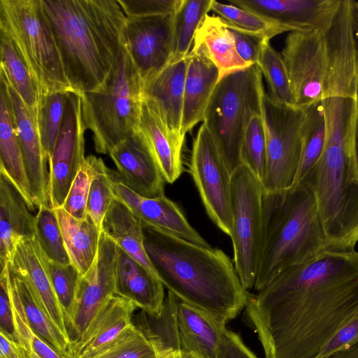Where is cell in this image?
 I'll return each instance as SVG.
<instances>
[{
  "instance_id": "cell-25",
  "label": "cell",
  "mask_w": 358,
  "mask_h": 358,
  "mask_svg": "<svg viewBox=\"0 0 358 358\" xmlns=\"http://www.w3.org/2000/svg\"><path fill=\"white\" fill-rule=\"evenodd\" d=\"M138 129L148 141L166 182L173 183L183 171L185 141L176 136L156 108L143 99Z\"/></svg>"
},
{
  "instance_id": "cell-11",
  "label": "cell",
  "mask_w": 358,
  "mask_h": 358,
  "mask_svg": "<svg viewBox=\"0 0 358 358\" xmlns=\"http://www.w3.org/2000/svg\"><path fill=\"white\" fill-rule=\"evenodd\" d=\"M189 173L208 215L230 237L232 231L231 173L203 123L193 142Z\"/></svg>"
},
{
  "instance_id": "cell-5",
  "label": "cell",
  "mask_w": 358,
  "mask_h": 358,
  "mask_svg": "<svg viewBox=\"0 0 358 358\" xmlns=\"http://www.w3.org/2000/svg\"><path fill=\"white\" fill-rule=\"evenodd\" d=\"M143 81L122 46L103 85L80 94L83 119L94 148L106 154L138 130Z\"/></svg>"
},
{
  "instance_id": "cell-20",
  "label": "cell",
  "mask_w": 358,
  "mask_h": 358,
  "mask_svg": "<svg viewBox=\"0 0 358 358\" xmlns=\"http://www.w3.org/2000/svg\"><path fill=\"white\" fill-rule=\"evenodd\" d=\"M187 57L169 63L157 74L143 83L142 99L157 110L170 131L185 141L182 131L184 88Z\"/></svg>"
},
{
  "instance_id": "cell-44",
  "label": "cell",
  "mask_w": 358,
  "mask_h": 358,
  "mask_svg": "<svg viewBox=\"0 0 358 358\" xmlns=\"http://www.w3.org/2000/svg\"><path fill=\"white\" fill-rule=\"evenodd\" d=\"M95 159L93 155L85 158L68 192L63 209L77 219L87 215V202L92 181L95 176Z\"/></svg>"
},
{
  "instance_id": "cell-41",
  "label": "cell",
  "mask_w": 358,
  "mask_h": 358,
  "mask_svg": "<svg viewBox=\"0 0 358 358\" xmlns=\"http://www.w3.org/2000/svg\"><path fill=\"white\" fill-rule=\"evenodd\" d=\"M10 294L13 313L15 337L22 349L24 358H71L56 350L33 331L19 300L10 288Z\"/></svg>"
},
{
  "instance_id": "cell-14",
  "label": "cell",
  "mask_w": 358,
  "mask_h": 358,
  "mask_svg": "<svg viewBox=\"0 0 358 358\" xmlns=\"http://www.w3.org/2000/svg\"><path fill=\"white\" fill-rule=\"evenodd\" d=\"M173 13L127 19L122 31V44L143 83L159 72L171 60Z\"/></svg>"
},
{
  "instance_id": "cell-22",
  "label": "cell",
  "mask_w": 358,
  "mask_h": 358,
  "mask_svg": "<svg viewBox=\"0 0 358 358\" xmlns=\"http://www.w3.org/2000/svg\"><path fill=\"white\" fill-rule=\"evenodd\" d=\"M8 264L29 282L49 317L69 338L64 313L52 285L36 236L18 242Z\"/></svg>"
},
{
  "instance_id": "cell-49",
  "label": "cell",
  "mask_w": 358,
  "mask_h": 358,
  "mask_svg": "<svg viewBox=\"0 0 358 358\" xmlns=\"http://www.w3.org/2000/svg\"><path fill=\"white\" fill-rule=\"evenodd\" d=\"M217 358H257L236 333L226 329L222 334Z\"/></svg>"
},
{
  "instance_id": "cell-43",
  "label": "cell",
  "mask_w": 358,
  "mask_h": 358,
  "mask_svg": "<svg viewBox=\"0 0 358 358\" xmlns=\"http://www.w3.org/2000/svg\"><path fill=\"white\" fill-rule=\"evenodd\" d=\"M115 199L110 169L101 158L96 157L95 176L92 181L87 198V215L100 229L105 215Z\"/></svg>"
},
{
  "instance_id": "cell-29",
  "label": "cell",
  "mask_w": 358,
  "mask_h": 358,
  "mask_svg": "<svg viewBox=\"0 0 358 358\" xmlns=\"http://www.w3.org/2000/svg\"><path fill=\"white\" fill-rule=\"evenodd\" d=\"M11 291L33 331L58 352L70 356L71 341L54 324L29 282L7 264Z\"/></svg>"
},
{
  "instance_id": "cell-30",
  "label": "cell",
  "mask_w": 358,
  "mask_h": 358,
  "mask_svg": "<svg viewBox=\"0 0 358 358\" xmlns=\"http://www.w3.org/2000/svg\"><path fill=\"white\" fill-rule=\"evenodd\" d=\"M101 229L119 248L157 275L145 249L142 222L124 203L116 198L113 201Z\"/></svg>"
},
{
  "instance_id": "cell-24",
  "label": "cell",
  "mask_w": 358,
  "mask_h": 358,
  "mask_svg": "<svg viewBox=\"0 0 358 358\" xmlns=\"http://www.w3.org/2000/svg\"><path fill=\"white\" fill-rule=\"evenodd\" d=\"M35 216L25 201L0 173V262L1 270L10 262L18 242L35 236Z\"/></svg>"
},
{
  "instance_id": "cell-55",
  "label": "cell",
  "mask_w": 358,
  "mask_h": 358,
  "mask_svg": "<svg viewBox=\"0 0 358 358\" xmlns=\"http://www.w3.org/2000/svg\"><path fill=\"white\" fill-rule=\"evenodd\" d=\"M356 94L358 101V65H357V81H356Z\"/></svg>"
},
{
  "instance_id": "cell-33",
  "label": "cell",
  "mask_w": 358,
  "mask_h": 358,
  "mask_svg": "<svg viewBox=\"0 0 358 358\" xmlns=\"http://www.w3.org/2000/svg\"><path fill=\"white\" fill-rule=\"evenodd\" d=\"M213 0H180L173 13V48L170 62L186 58L196 33L211 10Z\"/></svg>"
},
{
  "instance_id": "cell-26",
  "label": "cell",
  "mask_w": 358,
  "mask_h": 358,
  "mask_svg": "<svg viewBox=\"0 0 358 358\" xmlns=\"http://www.w3.org/2000/svg\"><path fill=\"white\" fill-rule=\"evenodd\" d=\"M187 60L182 117L184 135L203 122L205 111L220 80L217 68L206 57L190 52Z\"/></svg>"
},
{
  "instance_id": "cell-50",
  "label": "cell",
  "mask_w": 358,
  "mask_h": 358,
  "mask_svg": "<svg viewBox=\"0 0 358 358\" xmlns=\"http://www.w3.org/2000/svg\"><path fill=\"white\" fill-rule=\"evenodd\" d=\"M0 358H24L16 340L0 331Z\"/></svg>"
},
{
  "instance_id": "cell-12",
  "label": "cell",
  "mask_w": 358,
  "mask_h": 358,
  "mask_svg": "<svg viewBox=\"0 0 358 358\" xmlns=\"http://www.w3.org/2000/svg\"><path fill=\"white\" fill-rule=\"evenodd\" d=\"M327 33L291 31L281 55L292 92L294 106L303 109L322 99L327 69Z\"/></svg>"
},
{
  "instance_id": "cell-10",
  "label": "cell",
  "mask_w": 358,
  "mask_h": 358,
  "mask_svg": "<svg viewBox=\"0 0 358 358\" xmlns=\"http://www.w3.org/2000/svg\"><path fill=\"white\" fill-rule=\"evenodd\" d=\"M303 115V109L287 105L264 93L262 116L266 155L261 182L264 192L283 190L294 185L302 154Z\"/></svg>"
},
{
  "instance_id": "cell-13",
  "label": "cell",
  "mask_w": 358,
  "mask_h": 358,
  "mask_svg": "<svg viewBox=\"0 0 358 358\" xmlns=\"http://www.w3.org/2000/svg\"><path fill=\"white\" fill-rule=\"evenodd\" d=\"M80 94L69 92L62 126L48 160V197L54 209L63 206L85 157V131Z\"/></svg>"
},
{
  "instance_id": "cell-7",
  "label": "cell",
  "mask_w": 358,
  "mask_h": 358,
  "mask_svg": "<svg viewBox=\"0 0 358 358\" xmlns=\"http://www.w3.org/2000/svg\"><path fill=\"white\" fill-rule=\"evenodd\" d=\"M0 26L12 36L38 83L40 94L71 92L41 0H0Z\"/></svg>"
},
{
  "instance_id": "cell-18",
  "label": "cell",
  "mask_w": 358,
  "mask_h": 358,
  "mask_svg": "<svg viewBox=\"0 0 358 358\" xmlns=\"http://www.w3.org/2000/svg\"><path fill=\"white\" fill-rule=\"evenodd\" d=\"M3 78L4 77L0 74ZM21 147L25 172L33 203L38 208L50 206L48 159L43 151L36 124V108H30L4 78Z\"/></svg>"
},
{
  "instance_id": "cell-38",
  "label": "cell",
  "mask_w": 358,
  "mask_h": 358,
  "mask_svg": "<svg viewBox=\"0 0 358 358\" xmlns=\"http://www.w3.org/2000/svg\"><path fill=\"white\" fill-rule=\"evenodd\" d=\"M211 10L217 14L227 26L241 32L270 41L285 31L258 15L232 4L213 1Z\"/></svg>"
},
{
  "instance_id": "cell-47",
  "label": "cell",
  "mask_w": 358,
  "mask_h": 358,
  "mask_svg": "<svg viewBox=\"0 0 358 358\" xmlns=\"http://www.w3.org/2000/svg\"><path fill=\"white\" fill-rule=\"evenodd\" d=\"M0 331L15 340L8 266L0 274Z\"/></svg>"
},
{
  "instance_id": "cell-36",
  "label": "cell",
  "mask_w": 358,
  "mask_h": 358,
  "mask_svg": "<svg viewBox=\"0 0 358 358\" xmlns=\"http://www.w3.org/2000/svg\"><path fill=\"white\" fill-rule=\"evenodd\" d=\"M35 236L44 256L62 265L71 264L54 208L42 205L35 216Z\"/></svg>"
},
{
  "instance_id": "cell-34",
  "label": "cell",
  "mask_w": 358,
  "mask_h": 358,
  "mask_svg": "<svg viewBox=\"0 0 358 358\" xmlns=\"http://www.w3.org/2000/svg\"><path fill=\"white\" fill-rule=\"evenodd\" d=\"M303 112L302 154L294 185L301 184L317 163L326 142V120L322 101L303 108Z\"/></svg>"
},
{
  "instance_id": "cell-3",
  "label": "cell",
  "mask_w": 358,
  "mask_h": 358,
  "mask_svg": "<svg viewBox=\"0 0 358 358\" xmlns=\"http://www.w3.org/2000/svg\"><path fill=\"white\" fill-rule=\"evenodd\" d=\"M66 77L79 94L100 87L117 60L127 21L117 0H41Z\"/></svg>"
},
{
  "instance_id": "cell-8",
  "label": "cell",
  "mask_w": 358,
  "mask_h": 358,
  "mask_svg": "<svg viewBox=\"0 0 358 358\" xmlns=\"http://www.w3.org/2000/svg\"><path fill=\"white\" fill-rule=\"evenodd\" d=\"M141 327L157 350H181L199 358H217L226 324L168 291L161 314Z\"/></svg>"
},
{
  "instance_id": "cell-53",
  "label": "cell",
  "mask_w": 358,
  "mask_h": 358,
  "mask_svg": "<svg viewBox=\"0 0 358 358\" xmlns=\"http://www.w3.org/2000/svg\"><path fill=\"white\" fill-rule=\"evenodd\" d=\"M357 103H358V101H357ZM353 152H354V159H355V166H356L357 171L358 173V108H357V113L355 127V133H354Z\"/></svg>"
},
{
  "instance_id": "cell-6",
  "label": "cell",
  "mask_w": 358,
  "mask_h": 358,
  "mask_svg": "<svg viewBox=\"0 0 358 358\" xmlns=\"http://www.w3.org/2000/svg\"><path fill=\"white\" fill-rule=\"evenodd\" d=\"M265 92L257 64L219 80L205 111L203 123L232 173L242 164L241 148L251 117L262 113Z\"/></svg>"
},
{
  "instance_id": "cell-27",
  "label": "cell",
  "mask_w": 358,
  "mask_h": 358,
  "mask_svg": "<svg viewBox=\"0 0 358 358\" xmlns=\"http://www.w3.org/2000/svg\"><path fill=\"white\" fill-rule=\"evenodd\" d=\"M0 173L20 192L31 211L33 203L25 172L21 147L4 78L0 76Z\"/></svg>"
},
{
  "instance_id": "cell-54",
  "label": "cell",
  "mask_w": 358,
  "mask_h": 358,
  "mask_svg": "<svg viewBox=\"0 0 358 358\" xmlns=\"http://www.w3.org/2000/svg\"><path fill=\"white\" fill-rule=\"evenodd\" d=\"M355 36L358 39V1H355Z\"/></svg>"
},
{
  "instance_id": "cell-37",
  "label": "cell",
  "mask_w": 358,
  "mask_h": 358,
  "mask_svg": "<svg viewBox=\"0 0 358 358\" xmlns=\"http://www.w3.org/2000/svg\"><path fill=\"white\" fill-rule=\"evenodd\" d=\"M85 358H157V350L145 330L132 324L110 343Z\"/></svg>"
},
{
  "instance_id": "cell-28",
  "label": "cell",
  "mask_w": 358,
  "mask_h": 358,
  "mask_svg": "<svg viewBox=\"0 0 358 358\" xmlns=\"http://www.w3.org/2000/svg\"><path fill=\"white\" fill-rule=\"evenodd\" d=\"M190 52L212 62L219 71L220 79L252 66L238 55L233 36L224 21L217 15L206 16L196 33Z\"/></svg>"
},
{
  "instance_id": "cell-45",
  "label": "cell",
  "mask_w": 358,
  "mask_h": 358,
  "mask_svg": "<svg viewBox=\"0 0 358 358\" xmlns=\"http://www.w3.org/2000/svg\"><path fill=\"white\" fill-rule=\"evenodd\" d=\"M127 18L173 13L180 0H117Z\"/></svg>"
},
{
  "instance_id": "cell-42",
  "label": "cell",
  "mask_w": 358,
  "mask_h": 358,
  "mask_svg": "<svg viewBox=\"0 0 358 358\" xmlns=\"http://www.w3.org/2000/svg\"><path fill=\"white\" fill-rule=\"evenodd\" d=\"M266 141L262 113L250 120L241 148L242 164L247 166L262 182L266 166Z\"/></svg>"
},
{
  "instance_id": "cell-32",
  "label": "cell",
  "mask_w": 358,
  "mask_h": 358,
  "mask_svg": "<svg viewBox=\"0 0 358 358\" xmlns=\"http://www.w3.org/2000/svg\"><path fill=\"white\" fill-rule=\"evenodd\" d=\"M0 74L30 108L36 106L40 89L17 43L0 26Z\"/></svg>"
},
{
  "instance_id": "cell-31",
  "label": "cell",
  "mask_w": 358,
  "mask_h": 358,
  "mask_svg": "<svg viewBox=\"0 0 358 358\" xmlns=\"http://www.w3.org/2000/svg\"><path fill=\"white\" fill-rule=\"evenodd\" d=\"M71 263L84 274L90 268L99 250L101 230L87 215L77 219L62 207L55 209Z\"/></svg>"
},
{
  "instance_id": "cell-23",
  "label": "cell",
  "mask_w": 358,
  "mask_h": 358,
  "mask_svg": "<svg viewBox=\"0 0 358 358\" xmlns=\"http://www.w3.org/2000/svg\"><path fill=\"white\" fill-rule=\"evenodd\" d=\"M136 308L126 299L110 296L83 334L71 345V357L85 358L110 343L133 324L131 318Z\"/></svg>"
},
{
  "instance_id": "cell-39",
  "label": "cell",
  "mask_w": 358,
  "mask_h": 358,
  "mask_svg": "<svg viewBox=\"0 0 358 358\" xmlns=\"http://www.w3.org/2000/svg\"><path fill=\"white\" fill-rule=\"evenodd\" d=\"M264 40L261 45L257 64L268 85L271 94L281 102L294 106L287 71L281 53Z\"/></svg>"
},
{
  "instance_id": "cell-52",
  "label": "cell",
  "mask_w": 358,
  "mask_h": 358,
  "mask_svg": "<svg viewBox=\"0 0 358 358\" xmlns=\"http://www.w3.org/2000/svg\"><path fill=\"white\" fill-rule=\"evenodd\" d=\"M330 358H358V343L346 350L335 354Z\"/></svg>"
},
{
  "instance_id": "cell-9",
  "label": "cell",
  "mask_w": 358,
  "mask_h": 358,
  "mask_svg": "<svg viewBox=\"0 0 358 358\" xmlns=\"http://www.w3.org/2000/svg\"><path fill=\"white\" fill-rule=\"evenodd\" d=\"M261 181L245 165L231 173L234 264L243 287L254 289L262 241Z\"/></svg>"
},
{
  "instance_id": "cell-40",
  "label": "cell",
  "mask_w": 358,
  "mask_h": 358,
  "mask_svg": "<svg viewBox=\"0 0 358 358\" xmlns=\"http://www.w3.org/2000/svg\"><path fill=\"white\" fill-rule=\"evenodd\" d=\"M43 258L54 291L62 308L68 329L74 316L76 291L81 274L71 263L62 265L47 259L44 255Z\"/></svg>"
},
{
  "instance_id": "cell-51",
  "label": "cell",
  "mask_w": 358,
  "mask_h": 358,
  "mask_svg": "<svg viewBox=\"0 0 358 358\" xmlns=\"http://www.w3.org/2000/svg\"><path fill=\"white\" fill-rule=\"evenodd\" d=\"M157 358H199L196 355L181 350H158Z\"/></svg>"
},
{
  "instance_id": "cell-15",
  "label": "cell",
  "mask_w": 358,
  "mask_h": 358,
  "mask_svg": "<svg viewBox=\"0 0 358 358\" xmlns=\"http://www.w3.org/2000/svg\"><path fill=\"white\" fill-rule=\"evenodd\" d=\"M117 246L103 231L98 252L77 287L73 321L67 329L71 345L76 342L104 303L115 295Z\"/></svg>"
},
{
  "instance_id": "cell-4",
  "label": "cell",
  "mask_w": 358,
  "mask_h": 358,
  "mask_svg": "<svg viewBox=\"0 0 358 358\" xmlns=\"http://www.w3.org/2000/svg\"><path fill=\"white\" fill-rule=\"evenodd\" d=\"M329 249L315 198L303 184L264 192L262 241L254 289L267 285L281 271Z\"/></svg>"
},
{
  "instance_id": "cell-46",
  "label": "cell",
  "mask_w": 358,
  "mask_h": 358,
  "mask_svg": "<svg viewBox=\"0 0 358 358\" xmlns=\"http://www.w3.org/2000/svg\"><path fill=\"white\" fill-rule=\"evenodd\" d=\"M358 343V314L343 325L325 343L315 358H330Z\"/></svg>"
},
{
  "instance_id": "cell-19",
  "label": "cell",
  "mask_w": 358,
  "mask_h": 358,
  "mask_svg": "<svg viewBox=\"0 0 358 358\" xmlns=\"http://www.w3.org/2000/svg\"><path fill=\"white\" fill-rule=\"evenodd\" d=\"M109 155L123 182L134 192L149 198L165 195L166 181L148 141L139 129Z\"/></svg>"
},
{
  "instance_id": "cell-17",
  "label": "cell",
  "mask_w": 358,
  "mask_h": 358,
  "mask_svg": "<svg viewBox=\"0 0 358 358\" xmlns=\"http://www.w3.org/2000/svg\"><path fill=\"white\" fill-rule=\"evenodd\" d=\"M115 197L124 203L143 224L194 243L211 248L189 223L180 207L165 195L155 198L141 196L131 190L118 173L110 170Z\"/></svg>"
},
{
  "instance_id": "cell-1",
  "label": "cell",
  "mask_w": 358,
  "mask_h": 358,
  "mask_svg": "<svg viewBox=\"0 0 358 358\" xmlns=\"http://www.w3.org/2000/svg\"><path fill=\"white\" fill-rule=\"evenodd\" d=\"M245 308L265 358H315L358 314V252L328 249L287 267Z\"/></svg>"
},
{
  "instance_id": "cell-21",
  "label": "cell",
  "mask_w": 358,
  "mask_h": 358,
  "mask_svg": "<svg viewBox=\"0 0 358 358\" xmlns=\"http://www.w3.org/2000/svg\"><path fill=\"white\" fill-rule=\"evenodd\" d=\"M115 295L131 301L150 316L160 315L164 286L157 275L117 247Z\"/></svg>"
},
{
  "instance_id": "cell-35",
  "label": "cell",
  "mask_w": 358,
  "mask_h": 358,
  "mask_svg": "<svg viewBox=\"0 0 358 358\" xmlns=\"http://www.w3.org/2000/svg\"><path fill=\"white\" fill-rule=\"evenodd\" d=\"M68 92L57 91L41 93L36 106L37 127L48 161L62 126Z\"/></svg>"
},
{
  "instance_id": "cell-48",
  "label": "cell",
  "mask_w": 358,
  "mask_h": 358,
  "mask_svg": "<svg viewBox=\"0 0 358 358\" xmlns=\"http://www.w3.org/2000/svg\"><path fill=\"white\" fill-rule=\"evenodd\" d=\"M228 28L234 37L236 51L241 59L251 65L257 64L262 43L266 39L246 34L229 27Z\"/></svg>"
},
{
  "instance_id": "cell-2",
  "label": "cell",
  "mask_w": 358,
  "mask_h": 358,
  "mask_svg": "<svg viewBox=\"0 0 358 358\" xmlns=\"http://www.w3.org/2000/svg\"><path fill=\"white\" fill-rule=\"evenodd\" d=\"M143 230L147 255L168 291L224 324L245 308L248 291L222 250L145 224Z\"/></svg>"
},
{
  "instance_id": "cell-16",
  "label": "cell",
  "mask_w": 358,
  "mask_h": 358,
  "mask_svg": "<svg viewBox=\"0 0 358 358\" xmlns=\"http://www.w3.org/2000/svg\"><path fill=\"white\" fill-rule=\"evenodd\" d=\"M285 31L315 30L327 33L342 0H229Z\"/></svg>"
}]
</instances>
